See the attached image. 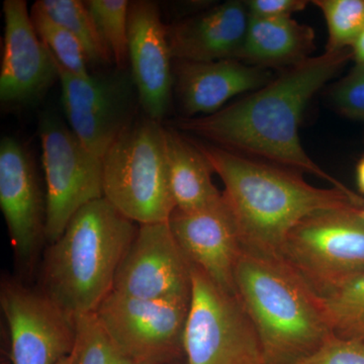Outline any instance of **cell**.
Returning <instances> with one entry per match:
<instances>
[{"label": "cell", "instance_id": "10", "mask_svg": "<svg viewBox=\"0 0 364 364\" xmlns=\"http://www.w3.org/2000/svg\"><path fill=\"white\" fill-rule=\"evenodd\" d=\"M57 68L67 123L81 143L102 159L135 121L139 97L131 72L116 68L83 78L58 63Z\"/></svg>", "mask_w": 364, "mask_h": 364}, {"label": "cell", "instance_id": "27", "mask_svg": "<svg viewBox=\"0 0 364 364\" xmlns=\"http://www.w3.org/2000/svg\"><path fill=\"white\" fill-rule=\"evenodd\" d=\"M333 107L352 121L364 122V63L351 71L331 90Z\"/></svg>", "mask_w": 364, "mask_h": 364}, {"label": "cell", "instance_id": "16", "mask_svg": "<svg viewBox=\"0 0 364 364\" xmlns=\"http://www.w3.org/2000/svg\"><path fill=\"white\" fill-rule=\"evenodd\" d=\"M129 64L139 104L146 116L161 122L173 93V57L159 6L149 0L130 1Z\"/></svg>", "mask_w": 364, "mask_h": 364}, {"label": "cell", "instance_id": "3", "mask_svg": "<svg viewBox=\"0 0 364 364\" xmlns=\"http://www.w3.org/2000/svg\"><path fill=\"white\" fill-rule=\"evenodd\" d=\"M138 228L105 198L87 203L46 250L41 291L73 318L95 313L112 293Z\"/></svg>", "mask_w": 364, "mask_h": 364}, {"label": "cell", "instance_id": "29", "mask_svg": "<svg viewBox=\"0 0 364 364\" xmlns=\"http://www.w3.org/2000/svg\"><path fill=\"white\" fill-rule=\"evenodd\" d=\"M309 2L305 0H249V14L256 18H291L294 13L304 11Z\"/></svg>", "mask_w": 364, "mask_h": 364}, {"label": "cell", "instance_id": "14", "mask_svg": "<svg viewBox=\"0 0 364 364\" xmlns=\"http://www.w3.org/2000/svg\"><path fill=\"white\" fill-rule=\"evenodd\" d=\"M0 208L14 255L30 269L46 240V198L32 158L9 136L0 142Z\"/></svg>", "mask_w": 364, "mask_h": 364}, {"label": "cell", "instance_id": "30", "mask_svg": "<svg viewBox=\"0 0 364 364\" xmlns=\"http://www.w3.org/2000/svg\"><path fill=\"white\" fill-rule=\"evenodd\" d=\"M351 56L352 60L355 62V64L364 63V31L359 36L358 39L355 41L352 47Z\"/></svg>", "mask_w": 364, "mask_h": 364}, {"label": "cell", "instance_id": "2", "mask_svg": "<svg viewBox=\"0 0 364 364\" xmlns=\"http://www.w3.org/2000/svg\"><path fill=\"white\" fill-rule=\"evenodd\" d=\"M225 186L223 196L238 228L244 250L279 255L287 235L318 210L354 205L356 193L311 186L296 170L253 159L214 144L193 140Z\"/></svg>", "mask_w": 364, "mask_h": 364}, {"label": "cell", "instance_id": "19", "mask_svg": "<svg viewBox=\"0 0 364 364\" xmlns=\"http://www.w3.org/2000/svg\"><path fill=\"white\" fill-rule=\"evenodd\" d=\"M315 31L291 18L250 16L247 35L239 61L269 69L291 68L311 58L315 51Z\"/></svg>", "mask_w": 364, "mask_h": 364}, {"label": "cell", "instance_id": "31", "mask_svg": "<svg viewBox=\"0 0 364 364\" xmlns=\"http://www.w3.org/2000/svg\"><path fill=\"white\" fill-rule=\"evenodd\" d=\"M355 172L358 191L364 195V155L359 159L358 165H356Z\"/></svg>", "mask_w": 364, "mask_h": 364}, {"label": "cell", "instance_id": "18", "mask_svg": "<svg viewBox=\"0 0 364 364\" xmlns=\"http://www.w3.org/2000/svg\"><path fill=\"white\" fill-rule=\"evenodd\" d=\"M246 1L229 0L167 25L173 60L213 62L237 59L247 35Z\"/></svg>", "mask_w": 364, "mask_h": 364}, {"label": "cell", "instance_id": "23", "mask_svg": "<svg viewBox=\"0 0 364 364\" xmlns=\"http://www.w3.org/2000/svg\"><path fill=\"white\" fill-rule=\"evenodd\" d=\"M30 11L38 35L57 63L79 77L90 76V65L80 42L66 28L52 20L37 2L33 4Z\"/></svg>", "mask_w": 364, "mask_h": 364}, {"label": "cell", "instance_id": "13", "mask_svg": "<svg viewBox=\"0 0 364 364\" xmlns=\"http://www.w3.org/2000/svg\"><path fill=\"white\" fill-rule=\"evenodd\" d=\"M4 16L0 100L16 107L33 104L59 79L56 60L38 35L25 0H6Z\"/></svg>", "mask_w": 364, "mask_h": 364}, {"label": "cell", "instance_id": "9", "mask_svg": "<svg viewBox=\"0 0 364 364\" xmlns=\"http://www.w3.org/2000/svg\"><path fill=\"white\" fill-rule=\"evenodd\" d=\"M191 299H142L112 291L95 313L112 343L134 364H165L184 358Z\"/></svg>", "mask_w": 364, "mask_h": 364}, {"label": "cell", "instance_id": "20", "mask_svg": "<svg viewBox=\"0 0 364 364\" xmlns=\"http://www.w3.org/2000/svg\"><path fill=\"white\" fill-rule=\"evenodd\" d=\"M166 150L170 191L177 210H198L221 198L213 181L214 170L193 140L169 127Z\"/></svg>", "mask_w": 364, "mask_h": 364}, {"label": "cell", "instance_id": "7", "mask_svg": "<svg viewBox=\"0 0 364 364\" xmlns=\"http://www.w3.org/2000/svg\"><path fill=\"white\" fill-rule=\"evenodd\" d=\"M183 351L186 364H267L240 299L193 265Z\"/></svg>", "mask_w": 364, "mask_h": 364}, {"label": "cell", "instance_id": "26", "mask_svg": "<svg viewBox=\"0 0 364 364\" xmlns=\"http://www.w3.org/2000/svg\"><path fill=\"white\" fill-rule=\"evenodd\" d=\"M72 364H134L112 343L95 313L76 318Z\"/></svg>", "mask_w": 364, "mask_h": 364}, {"label": "cell", "instance_id": "1", "mask_svg": "<svg viewBox=\"0 0 364 364\" xmlns=\"http://www.w3.org/2000/svg\"><path fill=\"white\" fill-rule=\"evenodd\" d=\"M349 60L350 49L311 57L221 111L210 116L178 117L172 122V128L245 156L309 172L332 188L353 193L306 154L299 135L306 105Z\"/></svg>", "mask_w": 364, "mask_h": 364}, {"label": "cell", "instance_id": "28", "mask_svg": "<svg viewBox=\"0 0 364 364\" xmlns=\"http://www.w3.org/2000/svg\"><path fill=\"white\" fill-rule=\"evenodd\" d=\"M293 364H364V342L334 335L312 354Z\"/></svg>", "mask_w": 364, "mask_h": 364}, {"label": "cell", "instance_id": "11", "mask_svg": "<svg viewBox=\"0 0 364 364\" xmlns=\"http://www.w3.org/2000/svg\"><path fill=\"white\" fill-rule=\"evenodd\" d=\"M0 306L9 333L11 364H58L76 343V318L41 291L4 279Z\"/></svg>", "mask_w": 364, "mask_h": 364}, {"label": "cell", "instance_id": "12", "mask_svg": "<svg viewBox=\"0 0 364 364\" xmlns=\"http://www.w3.org/2000/svg\"><path fill=\"white\" fill-rule=\"evenodd\" d=\"M191 268L168 221L139 225L112 291L142 299L191 298Z\"/></svg>", "mask_w": 364, "mask_h": 364}, {"label": "cell", "instance_id": "22", "mask_svg": "<svg viewBox=\"0 0 364 364\" xmlns=\"http://www.w3.org/2000/svg\"><path fill=\"white\" fill-rule=\"evenodd\" d=\"M320 301L335 336L364 342V272L320 298Z\"/></svg>", "mask_w": 364, "mask_h": 364}, {"label": "cell", "instance_id": "17", "mask_svg": "<svg viewBox=\"0 0 364 364\" xmlns=\"http://www.w3.org/2000/svg\"><path fill=\"white\" fill-rule=\"evenodd\" d=\"M270 70L237 59L213 62L173 60V92L186 117L210 116L232 98L268 85Z\"/></svg>", "mask_w": 364, "mask_h": 364}, {"label": "cell", "instance_id": "5", "mask_svg": "<svg viewBox=\"0 0 364 364\" xmlns=\"http://www.w3.org/2000/svg\"><path fill=\"white\" fill-rule=\"evenodd\" d=\"M102 188L104 198L136 224L168 221L176 207L161 122L135 119L117 136L102 157Z\"/></svg>", "mask_w": 364, "mask_h": 364}, {"label": "cell", "instance_id": "33", "mask_svg": "<svg viewBox=\"0 0 364 364\" xmlns=\"http://www.w3.org/2000/svg\"><path fill=\"white\" fill-rule=\"evenodd\" d=\"M165 364H186V358L176 359V360H173V361H171V363H165Z\"/></svg>", "mask_w": 364, "mask_h": 364}, {"label": "cell", "instance_id": "32", "mask_svg": "<svg viewBox=\"0 0 364 364\" xmlns=\"http://www.w3.org/2000/svg\"><path fill=\"white\" fill-rule=\"evenodd\" d=\"M73 353V352H72ZM72 360H73V358L71 355L67 356V358L62 359L61 361L58 364H72Z\"/></svg>", "mask_w": 364, "mask_h": 364}, {"label": "cell", "instance_id": "24", "mask_svg": "<svg viewBox=\"0 0 364 364\" xmlns=\"http://www.w3.org/2000/svg\"><path fill=\"white\" fill-rule=\"evenodd\" d=\"M85 4L111 52L117 68L128 70L130 1L88 0Z\"/></svg>", "mask_w": 364, "mask_h": 364}, {"label": "cell", "instance_id": "15", "mask_svg": "<svg viewBox=\"0 0 364 364\" xmlns=\"http://www.w3.org/2000/svg\"><path fill=\"white\" fill-rule=\"evenodd\" d=\"M168 223L191 265L200 268L223 289L237 296L235 272L244 249L223 193L215 203L198 210L176 208Z\"/></svg>", "mask_w": 364, "mask_h": 364}, {"label": "cell", "instance_id": "34", "mask_svg": "<svg viewBox=\"0 0 364 364\" xmlns=\"http://www.w3.org/2000/svg\"><path fill=\"white\" fill-rule=\"evenodd\" d=\"M359 214H360L361 218L364 220V205L360 208V210H359Z\"/></svg>", "mask_w": 364, "mask_h": 364}, {"label": "cell", "instance_id": "21", "mask_svg": "<svg viewBox=\"0 0 364 364\" xmlns=\"http://www.w3.org/2000/svg\"><path fill=\"white\" fill-rule=\"evenodd\" d=\"M37 4L52 20L66 28L80 42L88 65L104 66L114 61L85 1L39 0Z\"/></svg>", "mask_w": 364, "mask_h": 364}, {"label": "cell", "instance_id": "8", "mask_svg": "<svg viewBox=\"0 0 364 364\" xmlns=\"http://www.w3.org/2000/svg\"><path fill=\"white\" fill-rule=\"evenodd\" d=\"M39 136L46 181L45 237L51 244L81 208L104 198L102 159L55 112L41 114Z\"/></svg>", "mask_w": 364, "mask_h": 364}, {"label": "cell", "instance_id": "25", "mask_svg": "<svg viewBox=\"0 0 364 364\" xmlns=\"http://www.w3.org/2000/svg\"><path fill=\"white\" fill-rule=\"evenodd\" d=\"M328 30L326 52L350 49L364 31V0H314Z\"/></svg>", "mask_w": 364, "mask_h": 364}, {"label": "cell", "instance_id": "4", "mask_svg": "<svg viewBox=\"0 0 364 364\" xmlns=\"http://www.w3.org/2000/svg\"><path fill=\"white\" fill-rule=\"evenodd\" d=\"M235 282L265 363L293 364L334 336L320 298L279 255L243 250Z\"/></svg>", "mask_w": 364, "mask_h": 364}, {"label": "cell", "instance_id": "6", "mask_svg": "<svg viewBox=\"0 0 364 364\" xmlns=\"http://www.w3.org/2000/svg\"><path fill=\"white\" fill-rule=\"evenodd\" d=\"M363 207L318 210L287 235L279 256L318 296L364 272Z\"/></svg>", "mask_w": 364, "mask_h": 364}]
</instances>
